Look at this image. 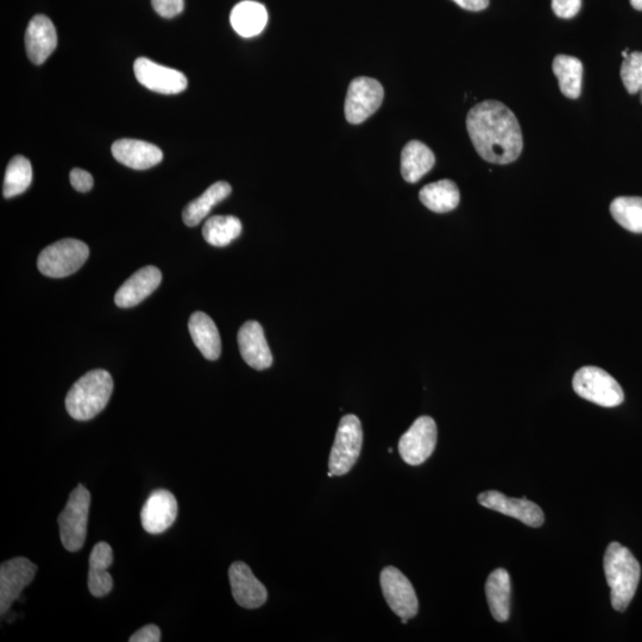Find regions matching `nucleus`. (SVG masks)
Listing matches in <instances>:
<instances>
[{"instance_id": "f257e3e1", "label": "nucleus", "mask_w": 642, "mask_h": 642, "mask_svg": "<svg viewBox=\"0 0 642 642\" xmlns=\"http://www.w3.org/2000/svg\"><path fill=\"white\" fill-rule=\"evenodd\" d=\"M467 129L478 155L494 165H509L518 160L524 150L518 118L497 100H486L472 107Z\"/></svg>"}, {"instance_id": "f03ea898", "label": "nucleus", "mask_w": 642, "mask_h": 642, "mask_svg": "<svg viewBox=\"0 0 642 642\" xmlns=\"http://www.w3.org/2000/svg\"><path fill=\"white\" fill-rule=\"evenodd\" d=\"M603 564L612 606L616 612H625L637 593L641 576L640 564L632 552L620 543L608 546Z\"/></svg>"}, {"instance_id": "7ed1b4c3", "label": "nucleus", "mask_w": 642, "mask_h": 642, "mask_svg": "<svg viewBox=\"0 0 642 642\" xmlns=\"http://www.w3.org/2000/svg\"><path fill=\"white\" fill-rule=\"evenodd\" d=\"M113 380L106 370H92L74 383L66 396V409L78 421L91 420L109 404Z\"/></svg>"}, {"instance_id": "20e7f679", "label": "nucleus", "mask_w": 642, "mask_h": 642, "mask_svg": "<svg viewBox=\"0 0 642 642\" xmlns=\"http://www.w3.org/2000/svg\"><path fill=\"white\" fill-rule=\"evenodd\" d=\"M90 507L91 494L79 484L69 495L67 505L59 516L61 543L69 552H78L85 545Z\"/></svg>"}, {"instance_id": "39448f33", "label": "nucleus", "mask_w": 642, "mask_h": 642, "mask_svg": "<svg viewBox=\"0 0 642 642\" xmlns=\"http://www.w3.org/2000/svg\"><path fill=\"white\" fill-rule=\"evenodd\" d=\"M90 256V249L78 239H62L49 245L37 260V267L48 278L61 279L77 273Z\"/></svg>"}, {"instance_id": "423d86ee", "label": "nucleus", "mask_w": 642, "mask_h": 642, "mask_svg": "<svg viewBox=\"0 0 642 642\" xmlns=\"http://www.w3.org/2000/svg\"><path fill=\"white\" fill-rule=\"evenodd\" d=\"M577 395L602 407H616L625 400V394L614 377L597 367H583L572 381Z\"/></svg>"}, {"instance_id": "0eeeda50", "label": "nucleus", "mask_w": 642, "mask_h": 642, "mask_svg": "<svg viewBox=\"0 0 642 642\" xmlns=\"http://www.w3.org/2000/svg\"><path fill=\"white\" fill-rule=\"evenodd\" d=\"M363 430L361 420L354 414L345 415L339 423L332 446L329 467L335 476H343L354 467L361 455Z\"/></svg>"}, {"instance_id": "6e6552de", "label": "nucleus", "mask_w": 642, "mask_h": 642, "mask_svg": "<svg viewBox=\"0 0 642 642\" xmlns=\"http://www.w3.org/2000/svg\"><path fill=\"white\" fill-rule=\"evenodd\" d=\"M385 90L379 81L357 78L351 81L345 99V117L350 124H361L380 109Z\"/></svg>"}, {"instance_id": "1a4fd4ad", "label": "nucleus", "mask_w": 642, "mask_h": 642, "mask_svg": "<svg viewBox=\"0 0 642 642\" xmlns=\"http://www.w3.org/2000/svg\"><path fill=\"white\" fill-rule=\"evenodd\" d=\"M437 425L431 417H420L401 437L400 456L409 465H420L431 457L437 445Z\"/></svg>"}, {"instance_id": "9d476101", "label": "nucleus", "mask_w": 642, "mask_h": 642, "mask_svg": "<svg viewBox=\"0 0 642 642\" xmlns=\"http://www.w3.org/2000/svg\"><path fill=\"white\" fill-rule=\"evenodd\" d=\"M382 593L390 609L401 619H412L418 614L417 594L409 579L393 566L381 572Z\"/></svg>"}, {"instance_id": "9b49d317", "label": "nucleus", "mask_w": 642, "mask_h": 642, "mask_svg": "<svg viewBox=\"0 0 642 642\" xmlns=\"http://www.w3.org/2000/svg\"><path fill=\"white\" fill-rule=\"evenodd\" d=\"M36 572L37 566L24 557L6 560L0 566V613L9 612L24 588L34 581Z\"/></svg>"}, {"instance_id": "f8f14e48", "label": "nucleus", "mask_w": 642, "mask_h": 642, "mask_svg": "<svg viewBox=\"0 0 642 642\" xmlns=\"http://www.w3.org/2000/svg\"><path fill=\"white\" fill-rule=\"evenodd\" d=\"M134 72L138 83L153 92L178 94L184 92L188 86L185 74L176 71V69L156 64L147 58L135 61Z\"/></svg>"}, {"instance_id": "ddd939ff", "label": "nucleus", "mask_w": 642, "mask_h": 642, "mask_svg": "<svg viewBox=\"0 0 642 642\" xmlns=\"http://www.w3.org/2000/svg\"><path fill=\"white\" fill-rule=\"evenodd\" d=\"M480 505L503 515L512 516L527 526L540 527L545 521L544 512L534 502L528 501L524 496L522 499H511L502 493L490 490L478 495Z\"/></svg>"}, {"instance_id": "4468645a", "label": "nucleus", "mask_w": 642, "mask_h": 642, "mask_svg": "<svg viewBox=\"0 0 642 642\" xmlns=\"http://www.w3.org/2000/svg\"><path fill=\"white\" fill-rule=\"evenodd\" d=\"M178 501L165 489L155 490L148 497L141 511V522L144 531L150 534H161L172 527L178 518Z\"/></svg>"}, {"instance_id": "2eb2a0df", "label": "nucleus", "mask_w": 642, "mask_h": 642, "mask_svg": "<svg viewBox=\"0 0 642 642\" xmlns=\"http://www.w3.org/2000/svg\"><path fill=\"white\" fill-rule=\"evenodd\" d=\"M229 578L232 596L239 606L245 609H257L267 602L266 587L258 581L247 564L242 562L232 564Z\"/></svg>"}, {"instance_id": "dca6fc26", "label": "nucleus", "mask_w": 642, "mask_h": 642, "mask_svg": "<svg viewBox=\"0 0 642 642\" xmlns=\"http://www.w3.org/2000/svg\"><path fill=\"white\" fill-rule=\"evenodd\" d=\"M239 351L243 360L256 370L272 367L273 355L260 323L247 321L238 332Z\"/></svg>"}, {"instance_id": "f3484780", "label": "nucleus", "mask_w": 642, "mask_h": 642, "mask_svg": "<svg viewBox=\"0 0 642 642\" xmlns=\"http://www.w3.org/2000/svg\"><path fill=\"white\" fill-rule=\"evenodd\" d=\"M58 46V35L47 16L37 15L30 21L25 33L28 58L35 65H42Z\"/></svg>"}, {"instance_id": "a211bd4d", "label": "nucleus", "mask_w": 642, "mask_h": 642, "mask_svg": "<svg viewBox=\"0 0 642 642\" xmlns=\"http://www.w3.org/2000/svg\"><path fill=\"white\" fill-rule=\"evenodd\" d=\"M162 274L159 268L148 266L138 270L118 289L115 302L118 307H134L159 288Z\"/></svg>"}, {"instance_id": "6ab92c4d", "label": "nucleus", "mask_w": 642, "mask_h": 642, "mask_svg": "<svg viewBox=\"0 0 642 642\" xmlns=\"http://www.w3.org/2000/svg\"><path fill=\"white\" fill-rule=\"evenodd\" d=\"M112 155L122 165L137 169V171L153 168L159 165L163 159L159 147L144 141L130 140V138L113 143Z\"/></svg>"}, {"instance_id": "aec40b11", "label": "nucleus", "mask_w": 642, "mask_h": 642, "mask_svg": "<svg viewBox=\"0 0 642 642\" xmlns=\"http://www.w3.org/2000/svg\"><path fill=\"white\" fill-rule=\"evenodd\" d=\"M188 330L206 360H218L222 354V339L214 321L204 312H195L188 321Z\"/></svg>"}, {"instance_id": "412c9836", "label": "nucleus", "mask_w": 642, "mask_h": 642, "mask_svg": "<svg viewBox=\"0 0 642 642\" xmlns=\"http://www.w3.org/2000/svg\"><path fill=\"white\" fill-rule=\"evenodd\" d=\"M112 563L113 552L109 544L102 541L93 547L90 556V571H88V589L94 597H104L111 593L113 581L107 569Z\"/></svg>"}, {"instance_id": "4be33fe9", "label": "nucleus", "mask_w": 642, "mask_h": 642, "mask_svg": "<svg viewBox=\"0 0 642 642\" xmlns=\"http://www.w3.org/2000/svg\"><path fill=\"white\" fill-rule=\"evenodd\" d=\"M486 594L490 612L499 622H506L511 615L512 583L505 569H496L488 577Z\"/></svg>"}, {"instance_id": "5701e85b", "label": "nucleus", "mask_w": 642, "mask_h": 642, "mask_svg": "<svg viewBox=\"0 0 642 642\" xmlns=\"http://www.w3.org/2000/svg\"><path fill=\"white\" fill-rule=\"evenodd\" d=\"M436 163L433 151L420 141L406 144L401 154V174L408 184H415L431 171Z\"/></svg>"}, {"instance_id": "b1692460", "label": "nucleus", "mask_w": 642, "mask_h": 642, "mask_svg": "<svg viewBox=\"0 0 642 642\" xmlns=\"http://www.w3.org/2000/svg\"><path fill=\"white\" fill-rule=\"evenodd\" d=\"M230 21L232 28L242 37L260 35L268 23V12L264 5L244 0L231 11Z\"/></svg>"}, {"instance_id": "393cba45", "label": "nucleus", "mask_w": 642, "mask_h": 642, "mask_svg": "<svg viewBox=\"0 0 642 642\" xmlns=\"http://www.w3.org/2000/svg\"><path fill=\"white\" fill-rule=\"evenodd\" d=\"M232 192L231 186L228 182L219 181L213 184L200 195L199 198L192 201L185 207L182 213L184 223L190 228L199 225L211 212L214 206L218 205L220 201L229 197Z\"/></svg>"}, {"instance_id": "a878e982", "label": "nucleus", "mask_w": 642, "mask_h": 642, "mask_svg": "<svg viewBox=\"0 0 642 642\" xmlns=\"http://www.w3.org/2000/svg\"><path fill=\"white\" fill-rule=\"evenodd\" d=\"M421 203L428 210L436 213H448L456 209L461 200V193L455 182L440 180L426 185L419 193Z\"/></svg>"}, {"instance_id": "bb28decb", "label": "nucleus", "mask_w": 642, "mask_h": 642, "mask_svg": "<svg viewBox=\"0 0 642 642\" xmlns=\"http://www.w3.org/2000/svg\"><path fill=\"white\" fill-rule=\"evenodd\" d=\"M560 91L566 98L578 99L582 94V61L569 55H557L552 64Z\"/></svg>"}, {"instance_id": "cd10ccee", "label": "nucleus", "mask_w": 642, "mask_h": 642, "mask_svg": "<svg viewBox=\"0 0 642 642\" xmlns=\"http://www.w3.org/2000/svg\"><path fill=\"white\" fill-rule=\"evenodd\" d=\"M241 220L234 216H214L206 220L203 236L213 247H226L241 236Z\"/></svg>"}, {"instance_id": "c85d7f7f", "label": "nucleus", "mask_w": 642, "mask_h": 642, "mask_svg": "<svg viewBox=\"0 0 642 642\" xmlns=\"http://www.w3.org/2000/svg\"><path fill=\"white\" fill-rule=\"evenodd\" d=\"M33 182V167L24 156H15L6 168L3 194L6 199L17 197L28 190Z\"/></svg>"}, {"instance_id": "c756f323", "label": "nucleus", "mask_w": 642, "mask_h": 642, "mask_svg": "<svg viewBox=\"0 0 642 642\" xmlns=\"http://www.w3.org/2000/svg\"><path fill=\"white\" fill-rule=\"evenodd\" d=\"M615 222L633 234H642V198L619 197L610 204Z\"/></svg>"}, {"instance_id": "7c9ffc66", "label": "nucleus", "mask_w": 642, "mask_h": 642, "mask_svg": "<svg viewBox=\"0 0 642 642\" xmlns=\"http://www.w3.org/2000/svg\"><path fill=\"white\" fill-rule=\"evenodd\" d=\"M621 79L629 94H637L642 90V52H633L623 59Z\"/></svg>"}, {"instance_id": "2f4dec72", "label": "nucleus", "mask_w": 642, "mask_h": 642, "mask_svg": "<svg viewBox=\"0 0 642 642\" xmlns=\"http://www.w3.org/2000/svg\"><path fill=\"white\" fill-rule=\"evenodd\" d=\"M157 15L163 18H173L185 9V0H151Z\"/></svg>"}, {"instance_id": "473e14b6", "label": "nucleus", "mask_w": 642, "mask_h": 642, "mask_svg": "<svg viewBox=\"0 0 642 642\" xmlns=\"http://www.w3.org/2000/svg\"><path fill=\"white\" fill-rule=\"evenodd\" d=\"M581 8L582 0H552L553 12L564 20H570V18L577 16Z\"/></svg>"}, {"instance_id": "72a5a7b5", "label": "nucleus", "mask_w": 642, "mask_h": 642, "mask_svg": "<svg viewBox=\"0 0 642 642\" xmlns=\"http://www.w3.org/2000/svg\"><path fill=\"white\" fill-rule=\"evenodd\" d=\"M69 180H71L74 190H77L78 192L86 193L92 190V175L84 171V169L74 168L71 175H69Z\"/></svg>"}, {"instance_id": "f704fd0d", "label": "nucleus", "mask_w": 642, "mask_h": 642, "mask_svg": "<svg viewBox=\"0 0 642 642\" xmlns=\"http://www.w3.org/2000/svg\"><path fill=\"white\" fill-rule=\"evenodd\" d=\"M130 642H159L161 641L160 628L155 625L144 626L131 635Z\"/></svg>"}, {"instance_id": "c9c22d12", "label": "nucleus", "mask_w": 642, "mask_h": 642, "mask_svg": "<svg viewBox=\"0 0 642 642\" xmlns=\"http://www.w3.org/2000/svg\"><path fill=\"white\" fill-rule=\"evenodd\" d=\"M462 9L468 11H483L489 6L490 0H453Z\"/></svg>"}, {"instance_id": "e433bc0d", "label": "nucleus", "mask_w": 642, "mask_h": 642, "mask_svg": "<svg viewBox=\"0 0 642 642\" xmlns=\"http://www.w3.org/2000/svg\"><path fill=\"white\" fill-rule=\"evenodd\" d=\"M631 5L635 10L642 11V0H631Z\"/></svg>"}, {"instance_id": "4c0bfd02", "label": "nucleus", "mask_w": 642, "mask_h": 642, "mask_svg": "<svg viewBox=\"0 0 642 642\" xmlns=\"http://www.w3.org/2000/svg\"><path fill=\"white\" fill-rule=\"evenodd\" d=\"M407 621V619H401V622L404 623V625H406Z\"/></svg>"}, {"instance_id": "58836bf2", "label": "nucleus", "mask_w": 642, "mask_h": 642, "mask_svg": "<svg viewBox=\"0 0 642 642\" xmlns=\"http://www.w3.org/2000/svg\"><path fill=\"white\" fill-rule=\"evenodd\" d=\"M639 94H640V102L642 104V90L639 92Z\"/></svg>"}]
</instances>
